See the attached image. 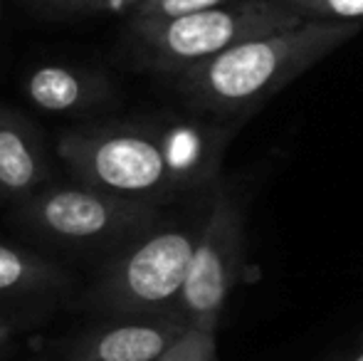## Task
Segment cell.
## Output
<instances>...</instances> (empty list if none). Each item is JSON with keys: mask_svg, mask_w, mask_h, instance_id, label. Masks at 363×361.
<instances>
[{"mask_svg": "<svg viewBox=\"0 0 363 361\" xmlns=\"http://www.w3.org/2000/svg\"><path fill=\"white\" fill-rule=\"evenodd\" d=\"M361 342H363V334H361Z\"/></svg>", "mask_w": 363, "mask_h": 361, "instance_id": "cell-18", "label": "cell"}, {"mask_svg": "<svg viewBox=\"0 0 363 361\" xmlns=\"http://www.w3.org/2000/svg\"><path fill=\"white\" fill-rule=\"evenodd\" d=\"M69 274L48 257L0 243V297H33L62 292Z\"/></svg>", "mask_w": 363, "mask_h": 361, "instance_id": "cell-11", "label": "cell"}, {"mask_svg": "<svg viewBox=\"0 0 363 361\" xmlns=\"http://www.w3.org/2000/svg\"><path fill=\"white\" fill-rule=\"evenodd\" d=\"M57 154L86 186L151 203L178 196L146 119L69 129L60 136Z\"/></svg>", "mask_w": 363, "mask_h": 361, "instance_id": "cell-4", "label": "cell"}, {"mask_svg": "<svg viewBox=\"0 0 363 361\" xmlns=\"http://www.w3.org/2000/svg\"><path fill=\"white\" fill-rule=\"evenodd\" d=\"M28 3L48 10H62V13H91V10L111 8L116 0H28Z\"/></svg>", "mask_w": 363, "mask_h": 361, "instance_id": "cell-15", "label": "cell"}, {"mask_svg": "<svg viewBox=\"0 0 363 361\" xmlns=\"http://www.w3.org/2000/svg\"><path fill=\"white\" fill-rule=\"evenodd\" d=\"M301 23L299 15L274 0H235L181 18H129L121 48L131 67L181 77L235 45L284 33Z\"/></svg>", "mask_w": 363, "mask_h": 361, "instance_id": "cell-2", "label": "cell"}, {"mask_svg": "<svg viewBox=\"0 0 363 361\" xmlns=\"http://www.w3.org/2000/svg\"><path fill=\"white\" fill-rule=\"evenodd\" d=\"M235 3V0H141L131 18H153V20H168L181 18V15L203 13V10L220 8V5Z\"/></svg>", "mask_w": 363, "mask_h": 361, "instance_id": "cell-13", "label": "cell"}, {"mask_svg": "<svg viewBox=\"0 0 363 361\" xmlns=\"http://www.w3.org/2000/svg\"><path fill=\"white\" fill-rule=\"evenodd\" d=\"M304 23H363V0H274Z\"/></svg>", "mask_w": 363, "mask_h": 361, "instance_id": "cell-12", "label": "cell"}, {"mask_svg": "<svg viewBox=\"0 0 363 361\" xmlns=\"http://www.w3.org/2000/svg\"><path fill=\"white\" fill-rule=\"evenodd\" d=\"M23 327V319L20 317H8V314L0 312V349H5L15 339V334Z\"/></svg>", "mask_w": 363, "mask_h": 361, "instance_id": "cell-16", "label": "cell"}, {"mask_svg": "<svg viewBox=\"0 0 363 361\" xmlns=\"http://www.w3.org/2000/svg\"><path fill=\"white\" fill-rule=\"evenodd\" d=\"M161 146L176 193H213L220 186L223 156L235 126L206 121L201 116H153L146 119Z\"/></svg>", "mask_w": 363, "mask_h": 361, "instance_id": "cell-7", "label": "cell"}, {"mask_svg": "<svg viewBox=\"0 0 363 361\" xmlns=\"http://www.w3.org/2000/svg\"><path fill=\"white\" fill-rule=\"evenodd\" d=\"M206 216L208 208L186 221H161L121 245L96 274L84 304L101 317L178 314Z\"/></svg>", "mask_w": 363, "mask_h": 361, "instance_id": "cell-3", "label": "cell"}, {"mask_svg": "<svg viewBox=\"0 0 363 361\" xmlns=\"http://www.w3.org/2000/svg\"><path fill=\"white\" fill-rule=\"evenodd\" d=\"M188 329L181 314L104 317L60 349L65 361H158Z\"/></svg>", "mask_w": 363, "mask_h": 361, "instance_id": "cell-8", "label": "cell"}, {"mask_svg": "<svg viewBox=\"0 0 363 361\" xmlns=\"http://www.w3.org/2000/svg\"><path fill=\"white\" fill-rule=\"evenodd\" d=\"M326 361H363V342L356 349H351V352L341 354V357H334V359H326Z\"/></svg>", "mask_w": 363, "mask_h": 361, "instance_id": "cell-17", "label": "cell"}, {"mask_svg": "<svg viewBox=\"0 0 363 361\" xmlns=\"http://www.w3.org/2000/svg\"><path fill=\"white\" fill-rule=\"evenodd\" d=\"M48 181V159L35 126L20 111L0 104V191L10 198L38 193Z\"/></svg>", "mask_w": 363, "mask_h": 361, "instance_id": "cell-10", "label": "cell"}, {"mask_svg": "<svg viewBox=\"0 0 363 361\" xmlns=\"http://www.w3.org/2000/svg\"><path fill=\"white\" fill-rule=\"evenodd\" d=\"M363 23H301L225 50L176 77L186 104L218 119H247L277 91L344 48Z\"/></svg>", "mask_w": 363, "mask_h": 361, "instance_id": "cell-1", "label": "cell"}, {"mask_svg": "<svg viewBox=\"0 0 363 361\" xmlns=\"http://www.w3.org/2000/svg\"><path fill=\"white\" fill-rule=\"evenodd\" d=\"M245 270V213L233 191L218 186L211 193L208 216L193 250L178 314L188 327L218 332L235 284Z\"/></svg>", "mask_w": 363, "mask_h": 361, "instance_id": "cell-6", "label": "cell"}, {"mask_svg": "<svg viewBox=\"0 0 363 361\" xmlns=\"http://www.w3.org/2000/svg\"><path fill=\"white\" fill-rule=\"evenodd\" d=\"M216 334L206 329H188L186 337L173 344L158 361H220Z\"/></svg>", "mask_w": 363, "mask_h": 361, "instance_id": "cell-14", "label": "cell"}, {"mask_svg": "<svg viewBox=\"0 0 363 361\" xmlns=\"http://www.w3.org/2000/svg\"><path fill=\"white\" fill-rule=\"evenodd\" d=\"M18 218L65 245H126L161 223V203L86 186H45L18 203Z\"/></svg>", "mask_w": 363, "mask_h": 361, "instance_id": "cell-5", "label": "cell"}, {"mask_svg": "<svg viewBox=\"0 0 363 361\" xmlns=\"http://www.w3.org/2000/svg\"><path fill=\"white\" fill-rule=\"evenodd\" d=\"M23 87L28 99L50 114H84L114 99V87L106 74L67 65L35 67L25 77Z\"/></svg>", "mask_w": 363, "mask_h": 361, "instance_id": "cell-9", "label": "cell"}]
</instances>
